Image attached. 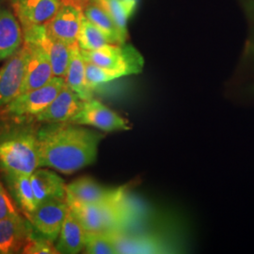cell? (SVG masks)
Segmentation results:
<instances>
[{
  "label": "cell",
  "instance_id": "obj_11",
  "mask_svg": "<svg viewBox=\"0 0 254 254\" xmlns=\"http://www.w3.org/2000/svg\"><path fill=\"white\" fill-rule=\"evenodd\" d=\"M62 0H16L15 15L22 27L47 25L59 11Z\"/></svg>",
  "mask_w": 254,
  "mask_h": 254
},
{
  "label": "cell",
  "instance_id": "obj_14",
  "mask_svg": "<svg viewBox=\"0 0 254 254\" xmlns=\"http://www.w3.org/2000/svg\"><path fill=\"white\" fill-rule=\"evenodd\" d=\"M125 190L122 188H107L91 177H80L66 186V195L87 203H102L114 200Z\"/></svg>",
  "mask_w": 254,
  "mask_h": 254
},
{
  "label": "cell",
  "instance_id": "obj_20",
  "mask_svg": "<svg viewBox=\"0 0 254 254\" xmlns=\"http://www.w3.org/2000/svg\"><path fill=\"white\" fill-rule=\"evenodd\" d=\"M9 192L19 207L22 209L27 219H29L36 210L37 202L28 175L5 174Z\"/></svg>",
  "mask_w": 254,
  "mask_h": 254
},
{
  "label": "cell",
  "instance_id": "obj_4",
  "mask_svg": "<svg viewBox=\"0 0 254 254\" xmlns=\"http://www.w3.org/2000/svg\"><path fill=\"white\" fill-rule=\"evenodd\" d=\"M65 84V78L54 76L41 88L20 93L6 105L4 111L7 115L15 119L36 117L53 102Z\"/></svg>",
  "mask_w": 254,
  "mask_h": 254
},
{
  "label": "cell",
  "instance_id": "obj_26",
  "mask_svg": "<svg viewBox=\"0 0 254 254\" xmlns=\"http://www.w3.org/2000/svg\"><path fill=\"white\" fill-rule=\"evenodd\" d=\"M20 216L18 210L0 183V220Z\"/></svg>",
  "mask_w": 254,
  "mask_h": 254
},
{
  "label": "cell",
  "instance_id": "obj_23",
  "mask_svg": "<svg viewBox=\"0 0 254 254\" xmlns=\"http://www.w3.org/2000/svg\"><path fill=\"white\" fill-rule=\"evenodd\" d=\"M84 253L88 254H116L112 233H86Z\"/></svg>",
  "mask_w": 254,
  "mask_h": 254
},
{
  "label": "cell",
  "instance_id": "obj_25",
  "mask_svg": "<svg viewBox=\"0 0 254 254\" xmlns=\"http://www.w3.org/2000/svg\"><path fill=\"white\" fill-rule=\"evenodd\" d=\"M24 254H59L53 245V242L48 240L45 236H42L38 232L30 235L27 239L26 245L22 250Z\"/></svg>",
  "mask_w": 254,
  "mask_h": 254
},
{
  "label": "cell",
  "instance_id": "obj_19",
  "mask_svg": "<svg viewBox=\"0 0 254 254\" xmlns=\"http://www.w3.org/2000/svg\"><path fill=\"white\" fill-rule=\"evenodd\" d=\"M83 13L107 36L111 45L126 44L127 37L121 32L113 19L100 5L90 0L85 4Z\"/></svg>",
  "mask_w": 254,
  "mask_h": 254
},
{
  "label": "cell",
  "instance_id": "obj_5",
  "mask_svg": "<svg viewBox=\"0 0 254 254\" xmlns=\"http://www.w3.org/2000/svg\"><path fill=\"white\" fill-rule=\"evenodd\" d=\"M22 28L24 43L43 48L49 57L55 76L65 78L70 64L72 46L49 35L46 25H36Z\"/></svg>",
  "mask_w": 254,
  "mask_h": 254
},
{
  "label": "cell",
  "instance_id": "obj_8",
  "mask_svg": "<svg viewBox=\"0 0 254 254\" xmlns=\"http://www.w3.org/2000/svg\"><path fill=\"white\" fill-rule=\"evenodd\" d=\"M68 212L66 199H52L38 204L28 220L36 232L55 242L59 238Z\"/></svg>",
  "mask_w": 254,
  "mask_h": 254
},
{
  "label": "cell",
  "instance_id": "obj_18",
  "mask_svg": "<svg viewBox=\"0 0 254 254\" xmlns=\"http://www.w3.org/2000/svg\"><path fill=\"white\" fill-rule=\"evenodd\" d=\"M65 82L82 100L93 98L94 91L90 88L86 77V61L82 56L78 45H74L71 48V59Z\"/></svg>",
  "mask_w": 254,
  "mask_h": 254
},
{
  "label": "cell",
  "instance_id": "obj_1",
  "mask_svg": "<svg viewBox=\"0 0 254 254\" xmlns=\"http://www.w3.org/2000/svg\"><path fill=\"white\" fill-rule=\"evenodd\" d=\"M40 168L72 174L94 163L105 135L71 123L47 124L37 130Z\"/></svg>",
  "mask_w": 254,
  "mask_h": 254
},
{
  "label": "cell",
  "instance_id": "obj_16",
  "mask_svg": "<svg viewBox=\"0 0 254 254\" xmlns=\"http://www.w3.org/2000/svg\"><path fill=\"white\" fill-rule=\"evenodd\" d=\"M30 180L37 205L52 199H66L65 182L54 172L37 169L30 175Z\"/></svg>",
  "mask_w": 254,
  "mask_h": 254
},
{
  "label": "cell",
  "instance_id": "obj_22",
  "mask_svg": "<svg viewBox=\"0 0 254 254\" xmlns=\"http://www.w3.org/2000/svg\"><path fill=\"white\" fill-rule=\"evenodd\" d=\"M91 1L100 5L101 7L111 16V18L113 19V21L117 25L121 32L128 38L127 22H128V19L134 14L136 9L130 7L122 0H91Z\"/></svg>",
  "mask_w": 254,
  "mask_h": 254
},
{
  "label": "cell",
  "instance_id": "obj_10",
  "mask_svg": "<svg viewBox=\"0 0 254 254\" xmlns=\"http://www.w3.org/2000/svg\"><path fill=\"white\" fill-rule=\"evenodd\" d=\"M26 45L28 47V56L25 78L20 93L41 88L55 76L49 57L46 51L40 46Z\"/></svg>",
  "mask_w": 254,
  "mask_h": 254
},
{
  "label": "cell",
  "instance_id": "obj_13",
  "mask_svg": "<svg viewBox=\"0 0 254 254\" xmlns=\"http://www.w3.org/2000/svg\"><path fill=\"white\" fill-rule=\"evenodd\" d=\"M83 102L84 101L65 84L53 102L43 112L37 115L36 121L46 124L68 123L80 110Z\"/></svg>",
  "mask_w": 254,
  "mask_h": 254
},
{
  "label": "cell",
  "instance_id": "obj_17",
  "mask_svg": "<svg viewBox=\"0 0 254 254\" xmlns=\"http://www.w3.org/2000/svg\"><path fill=\"white\" fill-rule=\"evenodd\" d=\"M86 231L69 208L64 225L55 245L59 254H79L85 248Z\"/></svg>",
  "mask_w": 254,
  "mask_h": 254
},
{
  "label": "cell",
  "instance_id": "obj_3",
  "mask_svg": "<svg viewBox=\"0 0 254 254\" xmlns=\"http://www.w3.org/2000/svg\"><path fill=\"white\" fill-rule=\"evenodd\" d=\"M81 53L86 62L116 72L122 77L138 74L144 67L142 55L128 44L108 45L96 50H81Z\"/></svg>",
  "mask_w": 254,
  "mask_h": 254
},
{
  "label": "cell",
  "instance_id": "obj_29",
  "mask_svg": "<svg viewBox=\"0 0 254 254\" xmlns=\"http://www.w3.org/2000/svg\"><path fill=\"white\" fill-rule=\"evenodd\" d=\"M15 2H16V0H0V5H4V6L9 5V6L13 7Z\"/></svg>",
  "mask_w": 254,
  "mask_h": 254
},
{
  "label": "cell",
  "instance_id": "obj_28",
  "mask_svg": "<svg viewBox=\"0 0 254 254\" xmlns=\"http://www.w3.org/2000/svg\"><path fill=\"white\" fill-rule=\"evenodd\" d=\"M246 53L254 59V36L249 40L246 46Z\"/></svg>",
  "mask_w": 254,
  "mask_h": 254
},
{
  "label": "cell",
  "instance_id": "obj_15",
  "mask_svg": "<svg viewBox=\"0 0 254 254\" xmlns=\"http://www.w3.org/2000/svg\"><path fill=\"white\" fill-rule=\"evenodd\" d=\"M24 44L23 28L11 9L0 5V62L8 60Z\"/></svg>",
  "mask_w": 254,
  "mask_h": 254
},
{
  "label": "cell",
  "instance_id": "obj_2",
  "mask_svg": "<svg viewBox=\"0 0 254 254\" xmlns=\"http://www.w3.org/2000/svg\"><path fill=\"white\" fill-rule=\"evenodd\" d=\"M40 168L37 130L11 127L0 134V169L5 174L28 175Z\"/></svg>",
  "mask_w": 254,
  "mask_h": 254
},
{
  "label": "cell",
  "instance_id": "obj_27",
  "mask_svg": "<svg viewBox=\"0 0 254 254\" xmlns=\"http://www.w3.org/2000/svg\"><path fill=\"white\" fill-rule=\"evenodd\" d=\"M247 15L254 21V0H240Z\"/></svg>",
  "mask_w": 254,
  "mask_h": 254
},
{
  "label": "cell",
  "instance_id": "obj_12",
  "mask_svg": "<svg viewBox=\"0 0 254 254\" xmlns=\"http://www.w3.org/2000/svg\"><path fill=\"white\" fill-rule=\"evenodd\" d=\"M34 230L31 222L21 215L0 220V254L22 253Z\"/></svg>",
  "mask_w": 254,
  "mask_h": 254
},
{
  "label": "cell",
  "instance_id": "obj_6",
  "mask_svg": "<svg viewBox=\"0 0 254 254\" xmlns=\"http://www.w3.org/2000/svg\"><path fill=\"white\" fill-rule=\"evenodd\" d=\"M68 123L94 127L104 132L127 131L131 129L129 121L94 98L84 101L80 110Z\"/></svg>",
  "mask_w": 254,
  "mask_h": 254
},
{
  "label": "cell",
  "instance_id": "obj_9",
  "mask_svg": "<svg viewBox=\"0 0 254 254\" xmlns=\"http://www.w3.org/2000/svg\"><path fill=\"white\" fill-rule=\"evenodd\" d=\"M28 47L23 44L0 68V108L18 96L25 78Z\"/></svg>",
  "mask_w": 254,
  "mask_h": 254
},
{
  "label": "cell",
  "instance_id": "obj_24",
  "mask_svg": "<svg viewBox=\"0 0 254 254\" xmlns=\"http://www.w3.org/2000/svg\"><path fill=\"white\" fill-rule=\"evenodd\" d=\"M86 77L90 88L95 91L101 85L121 78L122 76L116 72L86 62Z\"/></svg>",
  "mask_w": 254,
  "mask_h": 254
},
{
  "label": "cell",
  "instance_id": "obj_21",
  "mask_svg": "<svg viewBox=\"0 0 254 254\" xmlns=\"http://www.w3.org/2000/svg\"><path fill=\"white\" fill-rule=\"evenodd\" d=\"M77 45L81 50H96L111 45L109 39L98 27L92 24L85 15L82 18L81 27L77 38Z\"/></svg>",
  "mask_w": 254,
  "mask_h": 254
},
{
  "label": "cell",
  "instance_id": "obj_7",
  "mask_svg": "<svg viewBox=\"0 0 254 254\" xmlns=\"http://www.w3.org/2000/svg\"><path fill=\"white\" fill-rule=\"evenodd\" d=\"M90 0H62V5L54 18L47 25L49 35L68 46L77 45L81 27L83 8Z\"/></svg>",
  "mask_w": 254,
  "mask_h": 254
}]
</instances>
